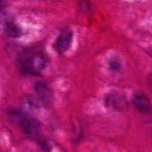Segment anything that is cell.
Wrapping results in <instances>:
<instances>
[{
    "label": "cell",
    "instance_id": "cell-10",
    "mask_svg": "<svg viewBox=\"0 0 152 152\" xmlns=\"http://www.w3.org/2000/svg\"><path fill=\"white\" fill-rule=\"evenodd\" d=\"M5 4V0H0V8L4 7Z\"/></svg>",
    "mask_w": 152,
    "mask_h": 152
},
{
    "label": "cell",
    "instance_id": "cell-2",
    "mask_svg": "<svg viewBox=\"0 0 152 152\" xmlns=\"http://www.w3.org/2000/svg\"><path fill=\"white\" fill-rule=\"evenodd\" d=\"M8 115L12 121L18 124L22 130L28 135L35 134L40 128V122L36 118L27 115L20 109H9Z\"/></svg>",
    "mask_w": 152,
    "mask_h": 152
},
{
    "label": "cell",
    "instance_id": "cell-1",
    "mask_svg": "<svg viewBox=\"0 0 152 152\" xmlns=\"http://www.w3.org/2000/svg\"><path fill=\"white\" fill-rule=\"evenodd\" d=\"M47 59L40 52H27L21 56L18 65L22 72L26 74L39 75L46 66Z\"/></svg>",
    "mask_w": 152,
    "mask_h": 152
},
{
    "label": "cell",
    "instance_id": "cell-4",
    "mask_svg": "<svg viewBox=\"0 0 152 152\" xmlns=\"http://www.w3.org/2000/svg\"><path fill=\"white\" fill-rule=\"evenodd\" d=\"M73 39V33L69 29L63 30L55 42V49L59 53L65 52L71 46Z\"/></svg>",
    "mask_w": 152,
    "mask_h": 152
},
{
    "label": "cell",
    "instance_id": "cell-5",
    "mask_svg": "<svg viewBox=\"0 0 152 152\" xmlns=\"http://www.w3.org/2000/svg\"><path fill=\"white\" fill-rule=\"evenodd\" d=\"M132 103L135 107L142 113H148L151 110V103L143 93L135 94L132 97Z\"/></svg>",
    "mask_w": 152,
    "mask_h": 152
},
{
    "label": "cell",
    "instance_id": "cell-7",
    "mask_svg": "<svg viewBox=\"0 0 152 152\" xmlns=\"http://www.w3.org/2000/svg\"><path fill=\"white\" fill-rule=\"evenodd\" d=\"M5 30L7 34L13 38L19 37L21 34L20 28L12 21H8L5 24Z\"/></svg>",
    "mask_w": 152,
    "mask_h": 152
},
{
    "label": "cell",
    "instance_id": "cell-8",
    "mask_svg": "<svg viewBox=\"0 0 152 152\" xmlns=\"http://www.w3.org/2000/svg\"><path fill=\"white\" fill-rule=\"evenodd\" d=\"M110 68L113 71H119L121 68V62L116 57L112 58L109 62Z\"/></svg>",
    "mask_w": 152,
    "mask_h": 152
},
{
    "label": "cell",
    "instance_id": "cell-9",
    "mask_svg": "<svg viewBox=\"0 0 152 152\" xmlns=\"http://www.w3.org/2000/svg\"><path fill=\"white\" fill-rule=\"evenodd\" d=\"M79 8L82 12H86L90 10L91 5L88 0H81L78 4Z\"/></svg>",
    "mask_w": 152,
    "mask_h": 152
},
{
    "label": "cell",
    "instance_id": "cell-6",
    "mask_svg": "<svg viewBox=\"0 0 152 152\" xmlns=\"http://www.w3.org/2000/svg\"><path fill=\"white\" fill-rule=\"evenodd\" d=\"M34 88L37 96L44 103L49 104L53 100L52 91L44 82L39 81L36 83Z\"/></svg>",
    "mask_w": 152,
    "mask_h": 152
},
{
    "label": "cell",
    "instance_id": "cell-3",
    "mask_svg": "<svg viewBox=\"0 0 152 152\" xmlns=\"http://www.w3.org/2000/svg\"><path fill=\"white\" fill-rule=\"evenodd\" d=\"M104 104L109 109L121 112L127 107V100L125 96L119 92L112 91L106 95Z\"/></svg>",
    "mask_w": 152,
    "mask_h": 152
}]
</instances>
